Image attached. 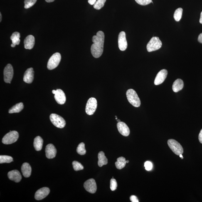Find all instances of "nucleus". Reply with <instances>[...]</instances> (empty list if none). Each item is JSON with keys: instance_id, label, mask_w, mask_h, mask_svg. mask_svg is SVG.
<instances>
[{"instance_id": "nucleus-1", "label": "nucleus", "mask_w": 202, "mask_h": 202, "mask_svg": "<svg viewBox=\"0 0 202 202\" xmlns=\"http://www.w3.org/2000/svg\"><path fill=\"white\" fill-rule=\"evenodd\" d=\"M104 34L103 32H98L96 35L92 38L93 43L91 48V53L94 57L98 58L102 55L103 51Z\"/></svg>"}, {"instance_id": "nucleus-2", "label": "nucleus", "mask_w": 202, "mask_h": 202, "mask_svg": "<svg viewBox=\"0 0 202 202\" xmlns=\"http://www.w3.org/2000/svg\"><path fill=\"white\" fill-rule=\"evenodd\" d=\"M126 96L128 101L131 105L135 107H140L141 102L136 91L133 89H130L126 92Z\"/></svg>"}, {"instance_id": "nucleus-3", "label": "nucleus", "mask_w": 202, "mask_h": 202, "mask_svg": "<svg viewBox=\"0 0 202 202\" xmlns=\"http://www.w3.org/2000/svg\"><path fill=\"white\" fill-rule=\"evenodd\" d=\"M167 144L170 149L175 154L179 156L180 155L183 154L182 146L178 141L173 139H169L167 141Z\"/></svg>"}, {"instance_id": "nucleus-4", "label": "nucleus", "mask_w": 202, "mask_h": 202, "mask_svg": "<svg viewBox=\"0 0 202 202\" xmlns=\"http://www.w3.org/2000/svg\"><path fill=\"white\" fill-rule=\"evenodd\" d=\"M162 45L161 40L158 37H153L147 45L148 52H151L159 49Z\"/></svg>"}, {"instance_id": "nucleus-5", "label": "nucleus", "mask_w": 202, "mask_h": 202, "mask_svg": "<svg viewBox=\"0 0 202 202\" xmlns=\"http://www.w3.org/2000/svg\"><path fill=\"white\" fill-rule=\"evenodd\" d=\"M19 138V134L16 131H10L3 138L2 142L6 144H13Z\"/></svg>"}, {"instance_id": "nucleus-6", "label": "nucleus", "mask_w": 202, "mask_h": 202, "mask_svg": "<svg viewBox=\"0 0 202 202\" xmlns=\"http://www.w3.org/2000/svg\"><path fill=\"white\" fill-rule=\"evenodd\" d=\"M61 60V55L58 53H55L52 55L49 60L47 64V68L51 70L58 66Z\"/></svg>"}, {"instance_id": "nucleus-7", "label": "nucleus", "mask_w": 202, "mask_h": 202, "mask_svg": "<svg viewBox=\"0 0 202 202\" xmlns=\"http://www.w3.org/2000/svg\"><path fill=\"white\" fill-rule=\"evenodd\" d=\"M50 121L55 127L62 129L65 127L66 122L63 118L58 114H52L50 115Z\"/></svg>"}, {"instance_id": "nucleus-8", "label": "nucleus", "mask_w": 202, "mask_h": 202, "mask_svg": "<svg viewBox=\"0 0 202 202\" xmlns=\"http://www.w3.org/2000/svg\"><path fill=\"white\" fill-rule=\"evenodd\" d=\"M97 107V100L95 98L91 97L87 101L85 112L89 115H92L95 112Z\"/></svg>"}, {"instance_id": "nucleus-9", "label": "nucleus", "mask_w": 202, "mask_h": 202, "mask_svg": "<svg viewBox=\"0 0 202 202\" xmlns=\"http://www.w3.org/2000/svg\"><path fill=\"white\" fill-rule=\"evenodd\" d=\"M3 75L4 81L6 83L11 84L13 75V68L11 64H8L5 67Z\"/></svg>"}, {"instance_id": "nucleus-10", "label": "nucleus", "mask_w": 202, "mask_h": 202, "mask_svg": "<svg viewBox=\"0 0 202 202\" xmlns=\"http://www.w3.org/2000/svg\"><path fill=\"white\" fill-rule=\"evenodd\" d=\"M84 186L85 189L89 193H94L96 192L97 186L95 180L91 178L88 180L84 183Z\"/></svg>"}, {"instance_id": "nucleus-11", "label": "nucleus", "mask_w": 202, "mask_h": 202, "mask_svg": "<svg viewBox=\"0 0 202 202\" xmlns=\"http://www.w3.org/2000/svg\"><path fill=\"white\" fill-rule=\"evenodd\" d=\"M118 43L119 50L124 51L127 48L128 44L126 38L125 33L124 31L119 33L118 39Z\"/></svg>"}, {"instance_id": "nucleus-12", "label": "nucleus", "mask_w": 202, "mask_h": 202, "mask_svg": "<svg viewBox=\"0 0 202 202\" xmlns=\"http://www.w3.org/2000/svg\"><path fill=\"white\" fill-rule=\"evenodd\" d=\"M168 74L167 70L166 69H163L160 71L156 76L154 80L155 85H159L162 84L164 81L167 77Z\"/></svg>"}, {"instance_id": "nucleus-13", "label": "nucleus", "mask_w": 202, "mask_h": 202, "mask_svg": "<svg viewBox=\"0 0 202 202\" xmlns=\"http://www.w3.org/2000/svg\"><path fill=\"white\" fill-rule=\"evenodd\" d=\"M50 193L49 188L47 187L41 188L36 192L35 198L37 200H42L48 196Z\"/></svg>"}, {"instance_id": "nucleus-14", "label": "nucleus", "mask_w": 202, "mask_h": 202, "mask_svg": "<svg viewBox=\"0 0 202 202\" xmlns=\"http://www.w3.org/2000/svg\"><path fill=\"white\" fill-rule=\"evenodd\" d=\"M118 130L121 134L124 136H129L130 133V130L127 125L123 122H118L117 124Z\"/></svg>"}, {"instance_id": "nucleus-15", "label": "nucleus", "mask_w": 202, "mask_h": 202, "mask_svg": "<svg viewBox=\"0 0 202 202\" xmlns=\"http://www.w3.org/2000/svg\"><path fill=\"white\" fill-rule=\"evenodd\" d=\"M54 98L55 101L59 104H63L66 101V97L63 90L57 89L55 94Z\"/></svg>"}, {"instance_id": "nucleus-16", "label": "nucleus", "mask_w": 202, "mask_h": 202, "mask_svg": "<svg viewBox=\"0 0 202 202\" xmlns=\"http://www.w3.org/2000/svg\"><path fill=\"white\" fill-rule=\"evenodd\" d=\"M45 153L47 158L48 159H53L56 156L57 150L53 144H49L46 146Z\"/></svg>"}, {"instance_id": "nucleus-17", "label": "nucleus", "mask_w": 202, "mask_h": 202, "mask_svg": "<svg viewBox=\"0 0 202 202\" xmlns=\"http://www.w3.org/2000/svg\"><path fill=\"white\" fill-rule=\"evenodd\" d=\"M34 72L32 68H28L25 72L24 75V81L28 84H31L34 79Z\"/></svg>"}, {"instance_id": "nucleus-18", "label": "nucleus", "mask_w": 202, "mask_h": 202, "mask_svg": "<svg viewBox=\"0 0 202 202\" xmlns=\"http://www.w3.org/2000/svg\"><path fill=\"white\" fill-rule=\"evenodd\" d=\"M8 176L10 180L18 183L21 181L22 176L20 172L17 170H13L8 173Z\"/></svg>"}, {"instance_id": "nucleus-19", "label": "nucleus", "mask_w": 202, "mask_h": 202, "mask_svg": "<svg viewBox=\"0 0 202 202\" xmlns=\"http://www.w3.org/2000/svg\"><path fill=\"white\" fill-rule=\"evenodd\" d=\"M35 43L34 37L33 35H28L24 40V48L26 49L31 50L33 48Z\"/></svg>"}, {"instance_id": "nucleus-20", "label": "nucleus", "mask_w": 202, "mask_h": 202, "mask_svg": "<svg viewBox=\"0 0 202 202\" xmlns=\"http://www.w3.org/2000/svg\"><path fill=\"white\" fill-rule=\"evenodd\" d=\"M21 170L23 176L25 178H28L30 176L32 172V168L28 163H23L21 167Z\"/></svg>"}, {"instance_id": "nucleus-21", "label": "nucleus", "mask_w": 202, "mask_h": 202, "mask_svg": "<svg viewBox=\"0 0 202 202\" xmlns=\"http://www.w3.org/2000/svg\"><path fill=\"white\" fill-rule=\"evenodd\" d=\"M184 86V83L183 80L181 79H178L174 82L172 86L173 92H177L183 89Z\"/></svg>"}, {"instance_id": "nucleus-22", "label": "nucleus", "mask_w": 202, "mask_h": 202, "mask_svg": "<svg viewBox=\"0 0 202 202\" xmlns=\"http://www.w3.org/2000/svg\"><path fill=\"white\" fill-rule=\"evenodd\" d=\"M43 140L40 136H37L34 140V147L36 151L41 150L43 148Z\"/></svg>"}, {"instance_id": "nucleus-23", "label": "nucleus", "mask_w": 202, "mask_h": 202, "mask_svg": "<svg viewBox=\"0 0 202 202\" xmlns=\"http://www.w3.org/2000/svg\"><path fill=\"white\" fill-rule=\"evenodd\" d=\"M98 158L99 159L98 164L100 167H102L104 165H107V159L106 157L105 154L103 152L100 151L99 153Z\"/></svg>"}, {"instance_id": "nucleus-24", "label": "nucleus", "mask_w": 202, "mask_h": 202, "mask_svg": "<svg viewBox=\"0 0 202 202\" xmlns=\"http://www.w3.org/2000/svg\"><path fill=\"white\" fill-rule=\"evenodd\" d=\"M20 33L18 32H15L13 33L12 35L11 36V39L12 41V44H11V47H15L16 45L19 44L20 40Z\"/></svg>"}, {"instance_id": "nucleus-25", "label": "nucleus", "mask_w": 202, "mask_h": 202, "mask_svg": "<svg viewBox=\"0 0 202 202\" xmlns=\"http://www.w3.org/2000/svg\"><path fill=\"white\" fill-rule=\"evenodd\" d=\"M24 108V105L23 103H20L16 104V105L11 108L9 109V114L15 113H19L23 110Z\"/></svg>"}, {"instance_id": "nucleus-26", "label": "nucleus", "mask_w": 202, "mask_h": 202, "mask_svg": "<svg viewBox=\"0 0 202 202\" xmlns=\"http://www.w3.org/2000/svg\"><path fill=\"white\" fill-rule=\"evenodd\" d=\"M126 163L125 158L121 156L117 158V161L115 163V166L117 169H122L125 166Z\"/></svg>"}, {"instance_id": "nucleus-27", "label": "nucleus", "mask_w": 202, "mask_h": 202, "mask_svg": "<svg viewBox=\"0 0 202 202\" xmlns=\"http://www.w3.org/2000/svg\"><path fill=\"white\" fill-rule=\"evenodd\" d=\"M183 9L179 8L176 10L174 15V19L176 21H179L181 19L182 15Z\"/></svg>"}, {"instance_id": "nucleus-28", "label": "nucleus", "mask_w": 202, "mask_h": 202, "mask_svg": "<svg viewBox=\"0 0 202 202\" xmlns=\"http://www.w3.org/2000/svg\"><path fill=\"white\" fill-rule=\"evenodd\" d=\"M77 153L81 155H83L85 154L86 150L85 148V144L84 143H81L78 145L77 148Z\"/></svg>"}, {"instance_id": "nucleus-29", "label": "nucleus", "mask_w": 202, "mask_h": 202, "mask_svg": "<svg viewBox=\"0 0 202 202\" xmlns=\"http://www.w3.org/2000/svg\"><path fill=\"white\" fill-rule=\"evenodd\" d=\"M13 161V158L9 156H0V163L2 164L5 163H10Z\"/></svg>"}, {"instance_id": "nucleus-30", "label": "nucleus", "mask_w": 202, "mask_h": 202, "mask_svg": "<svg viewBox=\"0 0 202 202\" xmlns=\"http://www.w3.org/2000/svg\"><path fill=\"white\" fill-rule=\"evenodd\" d=\"M107 0H97L94 5V8L96 9L99 10L103 7Z\"/></svg>"}, {"instance_id": "nucleus-31", "label": "nucleus", "mask_w": 202, "mask_h": 202, "mask_svg": "<svg viewBox=\"0 0 202 202\" xmlns=\"http://www.w3.org/2000/svg\"><path fill=\"white\" fill-rule=\"evenodd\" d=\"M73 168L76 171L84 169V166L80 163L77 161H74L72 163Z\"/></svg>"}, {"instance_id": "nucleus-32", "label": "nucleus", "mask_w": 202, "mask_h": 202, "mask_svg": "<svg viewBox=\"0 0 202 202\" xmlns=\"http://www.w3.org/2000/svg\"><path fill=\"white\" fill-rule=\"evenodd\" d=\"M37 0H25L24 8L25 9H28L32 6L36 2Z\"/></svg>"}, {"instance_id": "nucleus-33", "label": "nucleus", "mask_w": 202, "mask_h": 202, "mask_svg": "<svg viewBox=\"0 0 202 202\" xmlns=\"http://www.w3.org/2000/svg\"><path fill=\"white\" fill-rule=\"evenodd\" d=\"M117 181L113 178L110 180V188L112 191H115L117 187Z\"/></svg>"}, {"instance_id": "nucleus-34", "label": "nucleus", "mask_w": 202, "mask_h": 202, "mask_svg": "<svg viewBox=\"0 0 202 202\" xmlns=\"http://www.w3.org/2000/svg\"><path fill=\"white\" fill-rule=\"evenodd\" d=\"M136 2L141 6H145L152 2V0H135Z\"/></svg>"}, {"instance_id": "nucleus-35", "label": "nucleus", "mask_w": 202, "mask_h": 202, "mask_svg": "<svg viewBox=\"0 0 202 202\" xmlns=\"http://www.w3.org/2000/svg\"><path fill=\"white\" fill-rule=\"evenodd\" d=\"M144 166L146 170L150 171L152 169L153 165L151 162L148 161L145 163Z\"/></svg>"}, {"instance_id": "nucleus-36", "label": "nucleus", "mask_w": 202, "mask_h": 202, "mask_svg": "<svg viewBox=\"0 0 202 202\" xmlns=\"http://www.w3.org/2000/svg\"><path fill=\"white\" fill-rule=\"evenodd\" d=\"M130 201L132 202H139V201L138 200L137 197L135 196V195H131L130 197Z\"/></svg>"}, {"instance_id": "nucleus-37", "label": "nucleus", "mask_w": 202, "mask_h": 202, "mask_svg": "<svg viewBox=\"0 0 202 202\" xmlns=\"http://www.w3.org/2000/svg\"><path fill=\"white\" fill-rule=\"evenodd\" d=\"M198 139L200 143L202 144V129L200 131L199 134Z\"/></svg>"}, {"instance_id": "nucleus-38", "label": "nucleus", "mask_w": 202, "mask_h": 202, "mask_svg": "<svg viewBox=\"0 0 202 202\" xmlns=\"http://www.w3.org/2000/svg\"><path fill=\"white\" fill-rule=\"evenodd\" d=\"M96 1L97 0H88V2L91 5H94Z\"/></svg>"}, {"instance_id": "nucleus-39", "label": "nucleus", "mask_w": 202, "mask_h": 202, "mask_svg": "<svg viewBox=\"0 0 202 202\" xmlns=\"http://www.w3.org/2000/svg\"><path fill=\"white\" fill-rule=\"evenodd\" d=\"M198 41L199 43H202V33L199 35L198 38Z\"/></svg>"}, {"instance_id": "nucleus-40", "label": "nucleus", "mask_w": 202, "mask_h": 202, "mask_svg": "<svg viewBox=\"0 0 202 202\" xmlns=\"http://www.w3.org/2000/svg\"><path fill=\"white\" fill-rule=\"evenodd\" d=\"M200 22L202 24V11L201 13V16H200Z\"/></svg>"}, {"instance_id": "nucleus-41", "label": "nucleus", "mask_w": 202, "mask_h": 202, "mask_svg": "<svg viewBox=\"0 0 202 202\" xmlns=\"http://www.w3.org/2000/svg\"><path fill=\"white\" fill-rule=\"evenodd\" d=\"M55 0H45L47 2L50 3L53 2Z\"/></svg>"}, {"instance_id": "nucleus-42", "label": "nucleus", "mask_w": 202, "mask_h": 202, "mask_svg": "<svg viewBox=\"0 0 202 202\" xmlns=\"http://www.w3.org/2000/svg\"><path fill=\"white\" fill-rule=\"evenodd\" d=\"M2 16L1 13H0V21H2Z\"/></svg>"}, {"instance_id": "nucleus-43", "label": "nucleus", "mask_w": 202, "mask_h": 202, "mask_svg": "<svg viewBox=\"0 0 202 202\" xmlns=\"http://www.w3.org/2000/svg\"><path fill=\"white\" fill-rule=\"evenodd\" d=\"M56 90H53V91H52V93H53L54 94H55V92H56Z\"/></svg>"}, {"instance_id": "nucleus-44", "label": "nucleus", "mask_w": 202, "mask_h": 202, "mask_svg": "<svg viewBox=\"0 0 202 202\" xmlns=\"http://www.w3.org/2000/svg\"><path fill=\"white\" fill-rule=\"evenodd\" d=\"M179 156H180V157L182 159H183V156H182V154L180 155Z\"/></svg>"}, {"instance_id": "nucleus-45", "label": "nucleus", "mask_w": 202, "mask_h": 202, "mask_svg": "<svg viewBox=\"0 0 202 202\" xmlns=\"http://www.w3.org/2000/svg\"><path fill=\"white\" fill-rule=\"evenodd\" d=\"M117 121H118V122H120L121 121L120 120H119V119H117Z\"/></svg>"}, {"instance_id": "nucleus-46", "label": "nucleus", "mask_w": 202, "mask_h": 202, "mask_svg": "<svg viewBox=\"0 0 202 202\" xmlns=\"http://www.w3.org/2000/svg\"><path fill=\"white\" fill-rule=\"evenodd\" d=\"M129 160L126 161V163H129Z\"/></svg>"}]
</instances>
